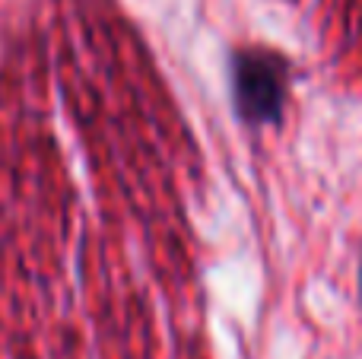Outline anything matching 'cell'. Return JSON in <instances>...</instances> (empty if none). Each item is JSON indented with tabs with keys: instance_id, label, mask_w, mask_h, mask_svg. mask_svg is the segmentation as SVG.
Here are the masks:
<instances>
[{
	"instance_id": "1",
	"label": "cell",
	"mask_w": 362,
	"mask_h": 359,
	"mask_svg": "<svg viewBox=\"0 0 362 359\" xmlns=\"http://www.w3.org/2000/svg\"><path fill=\"white\" fill-rule=\"evenodd\" d=\"M238 86H242V102L245 105H251L257 114L264 112V108H274L276 105V76L267 73L264 70L261 61H255L248 70H242V76H238Z\"/></svg>"
}]
</instances>
